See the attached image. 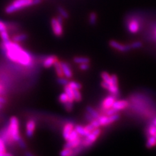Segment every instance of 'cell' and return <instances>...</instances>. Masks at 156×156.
Returning a JSON list of instances; mask_svg holds the SVG:
<instances>
[{"label":"cell","instance_id":"obj_1","mask_svg":"<svg viewBox=\"0 0 156 156\" xmlns=\"http://www.w3.org/2000/svg\"><path fill=\"white\" fill-rule=\"evenodd\" d=\"M2 49L7 57L12 62L23 67H30L33 63L32 55L22 48L17 42L11 41L3 42Z\"/></svg>","mask_w":156,"mask_h":156},{"label":"cell","instance_id":"obj_2","mask_svg":"<svg viewBox=\"0 0 156 156\" xmlns=\"http://www.w3.org/2000/svg\"><path fill=\"white\" fill-rule=\"evenodd\" d=\"M0 137L7 144L18 143L21 139L20 134V126L18 119L16 116H12L5 129L0 133Z\"/></svg>","mask_w":156,"mask_h":156},{"label":"cell","instance_id":"obj_3","mask_svg":"<svg viewBox=\"0 0 156 156\" xmlns=\"http://www.w3.org/2000/svg\"><path fill=\"white\" fill-rule=\"evenodd\" d=\"M33 5V0H15L5 8L7 14H12L21 9Z\"/></svg>","mask_w":156,"mask_h":156},{"label":"cell","instance_id":"obj_4","mask_svg":"<svg viewBox=\"0 0 156 156\" xmlns=\"http://www.w3.org/2000/svg\"><path fill=\"white\" fill-rule=\"evenodd\" d=\"M63 17L61 15L57 18H53L51 21V25L54 33L56 36H61L63 34V29L62 26L63 23Z\"/></svg>","mask_w":156,"mask_h":156},{"label":"cell","instance_id":"obj_5","mask_svg":"<svg viewBox=\"0 0 156 156\" xmlns=\"http://www.w3.org/2000/svg\"><path fill=\"white\" fill-rule=\"evenodd\" d=\"M101 131L99 128L94 129L92 132H91L87 136L85 137V139L82 142L83 144L85 146H89L92 144L96 141L97 138L100 135Z\"/></svg>","mask_w":156,"mask_h":156},{"label":"cell","instance_id":"obj_6","mask_svg":"<svg viewBox=\"0 0 156 156\" xmlns=\"http://www.w3.org/2000/svg\"><path fill=\"white\" fill-rule=\"evenodd\" d=\"M107 90H108L113 95H116L119 93V87H118V79L115 75H111V83L108 84Z\"/></svg>","mask_w":156,"mask_h":156},{"label":"cell","instance_id":"obj_7","mask_svg":"<svg viewBox=\"0 0 156 156\" xmlns=\"http://www.w3.org/2000/svg\"><path fill=\"white\" fill-rule=\"evenodd\" d=\"M36 127V122L33 119H30L26 123V133L28 137H31L33 135Z\"/></svg>","mask_w":156,"mask_h":156},{"label":"cell","instance_id":"obj_8","mask_svg":"<svg viewBox=\"0 0 156 156\" xmlns=\"http://www.w3.org/2000/svg\"><path fill=\"white\" fill-rule=\"evenodd\" d=\"M115 102V96H113L112 95L107 96L106 98H104V100L102 103V108L106 110V109H108L113 107V103H114Z\"/></svg>","mask_w":156,"mask_h":156},{"label":"cell","instance_id":"obj_9","mask_svg":"<svg viewBox=\"0 0 156 156\" xmlns=\"http://www.w3.org/2000/svg\"><path fill=\"white\" fill-rule=\"evenodd\" d=\"M110 46L112 48L120 51H126L129 50L131 48L130 45H123L115 40H111L110 42Z\"/></svg>","mask_w":156,"mask_h":156},{"label":"cell","instance_id":"obj_10","mask_svg":"<svg viewBox=\"0 0 156 156\" xmlns=\"http://www.w3.org/2000/svg\"><path fill=\"white\" fill-rule=\"evenodd\" d=\"M74 130V124L72 122H68L63 127V136L65 140H68V137L71 132Z\"/></svg>","mask_w":156,"mask_h":156},{"label":"cell","instance_id":"obj_11","mask_svg":"<svg viewBox=\"0 0 156 156\" xmlns=\"http://www.w3.org/2000/svg\"><path fill=\"white\" fill-rule=\"evenodd\" d=\"M129 103L126 100H118L114 102L113 103V107L116 109L117 111L124 109L127 106H128Z\"/></svg>","mask_w":156,"mask_h":156},{"label":"cell","instance_id":"obj_12","mask_svg":"<svg viewBox=\"0 0 156 156\" xmlns=\"http://www.w3.org/2000/svg\"><path fill=\"white\" fill-rule=\"evenodd\" d=\"M128 30L131 33H136L139 29V23L136 20H131L128 23Z\"/></svg>","mask_w":156,"mask_h":156},{"label":"cell","instance_id":"obj_13","mask_svg":"<svg viewBox=\"0 0 156 156\" xmlns=\"http://www.w3.org/2000/svg\"><path fill=\"white\" fill-rule=\"evenodd\" d=\"M82 143V140L79 137L74 140L67 141V144H65L64 148H68L71 149H75V148H78Z\"/></svg>","mask_w":156,"mask_h":156},{"label":"cell","instance_id":"obj_14","mask_svg":"<svg viewBox=\"0 0 156 156\" xmlns=\"http://www.w3.org/2000/svg\"><path fill=\"white\" fill-rule=\"evenodd\" d=\"M57 61V59L55 56H53V55L49 56L44 59L43 62V66L45 68H50L51 67V66L54 65L55 63Z\"/></svg>","mask_w":156,"mask_h":156},{"label":"cell","instance_id":"obj_15","mask_svg":"<svg viewBox=\"0 0 156 156\" xmlns=\"http://www.w3.org/2000/svg\"><path fill=\"white\" fill-rule=\"evenodd\" d=\"M61 67H62L64 76L67 78H71L72 76V72L69 65L66 63H61Z\"/></svg>","mask_w":156,"mask_h":156},{"label":"cell","instance_id":"obj_16","mask_svg":"<svg viewBox=\"0 0 156 156\" xmlns=\"http://www.w3.org/2000/svg\"><path fill=\"white\" fill-rule=\"evenodd\" d=\"M6 143L5 140L0 137V156H7L12 155L11 154L6 153Z\"/></svg>","mask_w":156,"mask_h":156},{"label":"cell","instance_id":"obj_17","mask_svg":"<svg viewBox=\"0 0 156 156\" xmlns=\"http://www.w3.org/2000/svg\"><path fill=\"white\" fill-rule=\"evenodd\" d=\"M54 67H55V70L57 75L59 78H61L64 76L63 74V69H62V67H61V63L59 62L58 61H57L54 64Z\"/></svg>","mask_w":156,"mask_h":156},{"label":"cell","instance_id":"obj_18","mask_svg":"<svg viewBox=\"0 0 156 156\" xmlns=\"http://www.w3.org/2000/svg\"><path fill=\"white\" fill-rule=\"evenodd\" d=\"M100 122V126H106L109 124H111L110 122V119H109V116H100L98 117V119H97Z\"/></svg>","mask_w":156,"mask_h":156},{"label":"cell","instance_id":"obj_19","mask_svg":"<svg viewBox=\"0 0 156 156\" xmlns=\"http://www.w3.org/2000/svg\"><path fill=\"white\" fill-rule=\"evenodd\" d=\"M75 130L78 132L79 135L83 136V137H86L90 133L88 131H87L85 127H83V126H77L75 127Z\"/></svg>","mask_w":156,"mask_h":156},{"label":"cell","instance_id":"obj_20","mask_svg":"<svg viewBox=\"0 0 156 156\" xmlns=\"http://www.w3.org/2000/svg\"><path fill=\"white\" fill-rule=\"evenodd\" d=\"M27 36L26 34H18L13 36L12 41L17 42V43H19V42L26 40L27 39Z\"/></svg>","mask_w":156,"mask_h":156},{"label":"cell","instance_id":"obj_21","mask_svg":"<svg viewBox=\"0 0 156 156\" xmlns=\"http://www.w3.org/2000/svg\"><path fill=\"white\" fill-rule=\"evenodd\" d=\"M64 92L67 94V96L69 98V100L74 101V92L73 90L68 85L64 86Z\"/></svg>","mask_w":156,"mask_h":156},{"label":"cell","instance_id":"obj_22","mask_svg":"<svg viewBox=\"0 0 156 156\" xmlns=\"http://www.w3.org/2000/svg\"><path fill=\"white\" fill-rule=\"evenodd\" d=\"M156 145V137L150 135L148 139L147 143H146V146L148 148H152Z\"/></svg>","mask_w":156,"mask_h":156},{"label":"cell","instance_id":"obj_23","mask_svg":"<svg viewBox=\"0 0 156 156\" xmlns=\"http://www.w3.org/2000/svg\"><path fill=\"white\" fill-rule=\"evenodd\" d=\"M74 63L77 64H83V63H88L89 62V59L84 57H76L74 59Z\"/></svg>","mask_w":156,"mask_h":156},{"label":"cell","instance_id":"obj_24","mask_svg":"<svg viewBox=\"0 0 156 156\" xmlns=\"http://www.w3.org/2000/svg\"><path fill=\"white\" fill-rule=\"evenodd\" d=\"M68 85L72 90H80L81 88V85L76 81H70L68 83Z\"/></svg>","mask_w":156,"mask_h":156},{"label":"cell","instance_id":"obj_25","mask_svg":"<svg viewBox=\"0 0 156 156\" xmlns=\"http://www.w3.org/2000/svg\"><path fill=\"white\" fill-rule=\"evenodd\" d=\"M87 113H89V114L91 115L94 119H98V117L100 116V115H99V114H98V113L91 107H88L87 108Z\"/></svg>","mask_w":156,"mask_h":156},{"label":"cell","instance_id":"obj_26","mask_svg":"<svg viewBox=\"0 0 156 156\" xmlns=\"http://www.w3.org/2000/svg\"><path fill=\"white\" fill-rule=\"evenodd\" d=\"M102 78L103 79V81L109 84L111 83V75H110L107 72H103L101 74Z\"/></svg>","mask_w":156,"mask_h":156},{"label":"cell","instance_id":"obj_27","mask_svg":"<svg viewBox=\"0 0 156 156\" xmlns=\"http://www.w3.org/2000/svg\"><path fill=\"white\" fill-rule=\"evenodd\" d=\"M74 92V101L79 102L81 100L82 96L81 92H79V90H73Z\"/></svg>","mask_w":156,"mask_h":156},{"label":"cell","instance_id":"obj_28","mask_svg":"<svg viewBox=\"0 0 156 156\" xmlns=\"http://www.w3.org/2000/svg\"><path fill=\"white\" fill-rule=\"evenodd\" d=\"M62 156H69L73 155V150L68 148H64L60 153Z\"/></svg>","mask_w":156,"mask_h":156},{"label":"cell","instance_id":"obj_29","mask_svg":"<svg viewBox=\"0 0 156 156\" xmlns=\"http://www.w3.org/2000/svg\"><path fill=\"white\" fill-rule=\"evenodd\" d=\"M79 137V134L78 132L75 131V129H74L72 132H71L69 137H68V139L67 140V141H71V140H75L76 139H78Z\"/></svg>","mask_w":156,"mask_h":156},{"label":"cell","instance_id":"obj_30","mask_svg":"<svg viewBox=\"0 0 156 156\" xmlns=\"http://www.w3.org/2000/svg\"><path fill=\"white\" fill-rule=\"evenodd\" d=\"M0 36H1L3 42H7L10 40V37H9L7 31L0 32Z\"/></svg>","mask_w":156,"mask_h":156},{"label":"cell","instance_id":"obj_31","mask_svg":"<svg viewBox=\"0 0 156 156\" xmlns=\"http://www.w3.org/2000/svg\"><path fill=\"white\" fill-rule=\"evenodd\" d=\"M59 100L61 103H62L64 104L65 103H67L69 100V98L67 96V94H66L65 92H63L62 94H61V95L59 97Z\"/></svg>","mask_w":156,"mask_h":156},{"label":"cell","instance_id":"obj_32","mask_svg":"<svg viewBox=\"0 0 156 156\" xmlns=\"http://www.w3.org/2000/svg\"><path fill=\"white\" fill-rule=\"evenodd\" d=\"M89 22L91 23V24L94 25L95 24L96 22V15L94 12L91 13V15L89 16Z\"/></svg>","mask_w":156,"mask_h":156},{"label":"cell","instance_id":"obj_33","mask_svg":"<svg viewBox=\"0 0 156 156\" xmlns=\"http://www.w3.org/2000/svg\"><path fill=\"white\" fill-rule=\"evenodd\" d=\"M58 11L60 14V15L62 16L63 18H67L68 17V14L67 12L62 7H59L58 8Z\"/></svg>","mask_w":156,"mask_h":156},{"label":"cell","instance_id":"obj_34","mask_svg":"<svg viewBox=\"0 0 156 156\" xmlns=\"http://www.w3.org/2000/svg\"><path fill=\"white\" fill-rule=\"evenodd\" d=\"M148 133L151 136H156V126L152 125L148 129Z\"/></svg>","mask_w":156,"mask_h":156},{"label":"cell","instance_id":"obj_35","mask_svg":"<svg viewBox=\"0 0 156 156\" xmlns=\"http://www.w3.org/2000/svg\"><path fill=\"white\" fill-rule=\"evenodd\" d=\"M73 102H74V101L68 100L67 103H64V107L66 108V109H67L68 111H70L72 109V107H73Z\"/></svg>","mask_w":156,"mask_h":156},{"label":"cell","instance_id":"obj_36","mask_svg":"<svg viewBox=\"0 0 156 156\" xmlns=\"http://www.w3.org/2000/svg\"><path fill=\"white\" fill-rule=\"evenodd\" d=\"M116 113H117V111L116 109H115L113 107H111V108L108 109H106V115L107 116H111V115L116 114Z\"/></svg>","mask_w":156,"mask_h":156},{"label":"cell","instance_id":"obj_37","mask_svg":"<svg viewBox=\"0 0 156 156\" xmlns=\"http://www.w3.org/2000/svg\"><path fill=\"white\" fill-rule=\"evenodd\" d=\"M58 83L60 84V85H64V86H65V85H67L68 84V79H67V78H63V77H61V78H59V79H58Z\"/></svg>","mask_w":156,"mask_h":156},{"label":"cell","instance_id":"obj_38","mask_svg":"<svg viewBox=\"0 0 156 156\" xmlns=\"http://www.w3.org/2000/svg\"><path fill=\"white\" fill-rule=\"evenodd\" d=\"M5 31H7V27L6 23L2 21H0V32Z\"/></svg>","mask_w":156,"mask_h":156},{"label":"cell","instance_id":"obj_39","mask_svg":"<svg viewBox=\"0 0 156 156\" xmlns=\"http://www.w3.org/2000/svg\"><path fill=\"white\" fill-rule=\"evenodd\" d=\"M91 124L95 127V128H99V127L100 126V124L98 119H94L91 122Z\"/></svg>","mask_w":156,"mask_h":156},{"label":"cell","instance_id":"obj_40","mask_svg":"<svg viewBox=\"0 0 156 156\" xmlns=\"http://www.w3.org/2000/svg\"><path fill=\"white\" fill-rule=\"evenodd\" d=\"M131 48H139L141 47L142 44L140 43V42H133V43H132L131 45Z\"/></svg>","mask_w":156,"mask_h":156},{"label":"cell","instance_id":"obj_41","mask_svg":"<svg viewBox=\"0 0 156 156\" xmlns=\"http://www.w3.org/2000/svg\"><path fill=\"white\" fill-rule=\"evenodd\" d=\"M85 127V129L87 130V131H88L89 132V133H91V132H92L94 129H96L95 127H94L91 124H89L88 125L86 126Z\"/></svg>","mask_w":156,"mask_h":156},{"label":"cell","instance_id":"obj_42","mask_svg":"<svg viewBox=\"0 0 156 156\" xmlns=\"http://www.w3.org/2000/svg\"><path fill=\"white\" fill-rule=\"evenodd\" d=\"M79 68L82 70H87L88 69L89 66L88 65L87 63H83V64H80Z\"/></svg>","mask_w":156,"mask_h":156},{"label":"cell","instance_id":"obj_43","mask_svg":"<svg viewBox=\"0 0 156 156\" xmlns=\"http://www.w3.org/2000/svg\"><path fill=\"white\" fill-rule=\"evenodd\" d=\"M18 143L19 146H20L22 148H25L26 147V144H25V143H24V141H23L22 139L18 142Z\"/></svg>","mask_w":156,"mask_h":156},{"label":"cell","instance_id":"obj_44","mask_svg":"<svg viewBox=\"0 0 156 156\" xmlns=\"http://www.w3.org/2000/svg\"><path fill=\"white\" fill-rule=\"evenodd\" d=\"M85 117H86V119L88 120H89V121H92V120H93L94 119V118L91 115H90L89 114V113H87V114H86V115H85Z\"/></svg>","mask_w":156,"mask_h":156},{"label":"cell","instance_id":"obj_45","mask_svg":"<svg viewBox=\"0 0 156 156\" xmlns=\"http://www.w3.org/2000/svg\"><path fill=\"white\" fill-rule=\"evenodd\" d=\"M41 3V0H33V5H35Z\"/></svg>","mask_w":156,"mask_h":156},{"label":"cell","instance_id":"obj_46","mask_svg":"<svg viewBox=\"0 0 156 156\" xmlns=\"http://www.w3.org/2000/svg\"><path fill=\"white\" fill-rule=\"evenodd\" d=\"M154 124L155 125V126H156V119L154 120Z\"/></svg>","mask_w":156,"mask_h":156},{"label":"cell","instance_id":"obj_47","mask_svg":"<svg viewBox=\"0 0 156 156\" xmlns=\"http://www.w3.org/2000/svg\"><path fill=\"white\" fill-rule=\"evenodd\" d=\"M155 137H156V136H155Z\"/></svg>","mask_w":156,"mask_h":156}]
</instances>
